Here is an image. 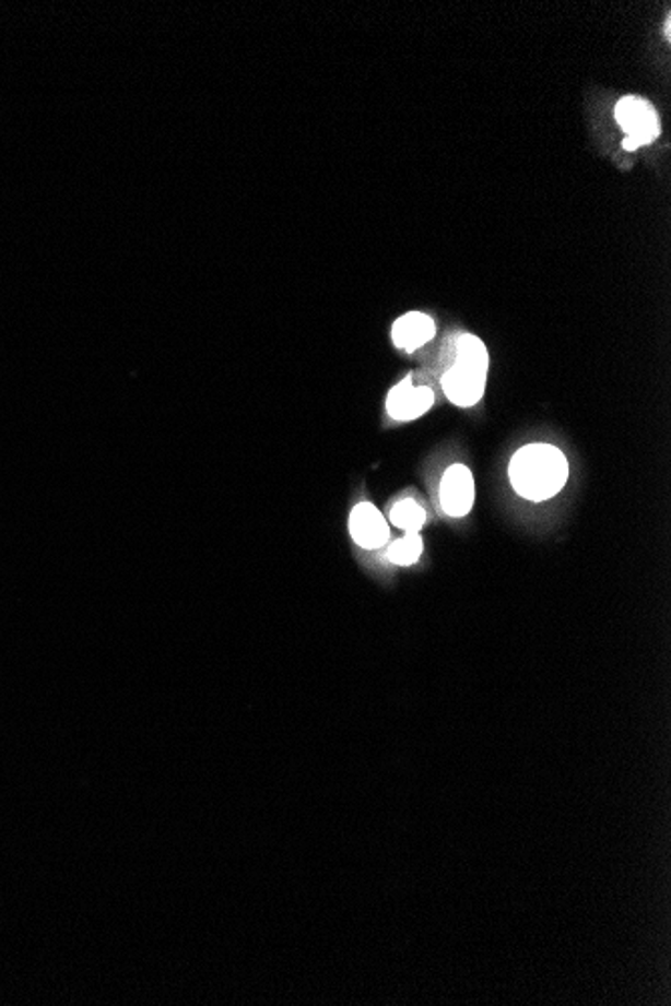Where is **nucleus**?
<instances>
[{"label":"nucleus","instance_id":"nucleus-1","mask_svg":"<svg viewBox=\"0 0 671 1006\" xmlns=\"http://www.w3.org/2000/svg\"><path fill=\"white\" fill-rule=\"evenodd\" d=\"M509 476L519 497L543 502L567 485L569 464L557 447L527 445L510 459Z\"/></svg>","mask_w":671,"mask_h":1006},{"label":"nucleus","instance_id":"nucleus-2","mask_svg":"<svg viewBox=\"0 0 671 1006\" xmlns=\"http://www.w3.org/2000/svg\"><path fill=\"white\" fill-rule=\"evenodd\" d=\"M488 352L473 334L459 335L455 364L443 376V390L452 404L471 409L485 394Z\"/></svg>","mask_w":671,"mask_h":1006},{"label":"nucleus","instance_id":"nucleus-3","mask_svg":"<svg viewBox=\"0 0 671 1006\" xmlns=\"http://www.w3.org/2000/svg\"><path fill=\"white\" fill-rule=\"evenodd\" d=\"M615 119L627 133L623 150L635 151L654 143L661 133V123L656 107L641 97H623L615 107Z\"/></svg>","mask_w":671,"mask_h":1006},{"label":"nucleus","instance_id":"nucleus-4","mask_svg":"<svg viewBox=\"0 0 671 1006\" xmlns=\"http://www.w3.org/2000/svg\"><path fill=\"white\" fill-rule=\"evenodd\" d=\"M435 392L428 386H412V374L390 390L386 412L397 423H411L433 409Z\"/></svg>","mask_w":671,"mask_h":1006},{"label":"nucleus","instance_id":"nucleus-5","mask_svg":"<svg viewBox=\"0 0 671 1006\" xmlns=\"http://www.w3.org/2000/svg\"><path fill=\"white\" fill-rule=\"evenodd\" d=\"M474 505L473 473L464 464H452L440 483V507L448 517H467Z\"/></svg>","mask_w":671,"mask_h":1006},{"label":"nucleus","instance_id":"nucleus-6","mask_svg":"<svg viewBox=\"0 0 671 1006\" xmlns=\"http://www.w3.org/2000/svg\"><path fill=\"white\" fill-rule=\"evenodd\" d=\"M350 534L358 547L366 551L385 547L390 538V526L382 512L370 502H361L350 514Z\"/></svg>","mask_w":671,"mask_h":1006},{"label":"nucleus","instance_id":"nucleus-7","mask_svg":"<svg viewBox=\"0 0 671 1006\" xmlns=\"http://www.w3.org/2000/svg\"><path fill=\"white\" fill-rule=\"evenodd\" d=\"M435 320L423 311H409L407 316L398 318L392 326V340L397 348L404 350L409 354L423 348L424 344H428L435 338Z\"/></svg>","mask_w":671,"mask_h":1006},{"label":"nucleus","instance_id":"nucleus-8","mask_svg":"<svg viewBox=\"0 0 671 1006\" xmlns=\"http://www.w3.org/2000/svg\"><path fill=\"white\" fill-rule=\"evenodd\" d=\"M390 521L398 529L407 533H421V529L426 522V512L416 500H398L397 505L390 510Z\"/></svg>","mask_w":671,"mask_h":1006},{"label":"nucleus","instance_id":"nucleus-9","mask_svg":"<svg viewBox=\"0 0 671 1006\" xmlns=\"http://www.w3.org/2000/svg\"><path fill=\"white\" fill-rule=\"evenodd\" d=\"M388 560L395 563V565H400V567H409V565H414L416 560L421 559L423 555V538H421V533H407L404 538H398L395 541L388 551Z\"/></svg>","mask_w":671,"mask_h":1006}]
</instances>
